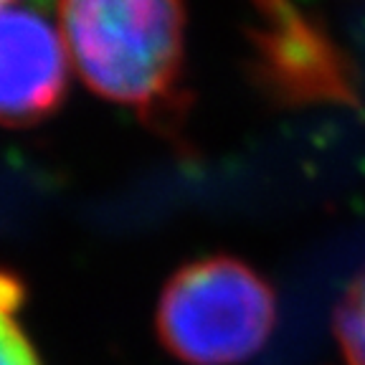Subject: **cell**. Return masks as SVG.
Here are the masks:
<instances>
[{
	"label": "cell",
	"instance_id": "obj_1",
	"mask_svg": "<svg viewBox=\"0 0 365 365\" xmlns=\"http://www.w3.org/2000/svg\"><path fill=\"white\" fill-rule=\"evenodd\" d=\"M56 11L71 63L94 94L163 135L180 130L190 107L182 0H56Z\"/></svg>",
	"mask_w": 365,
	"mask_h": 365
},
{
	"label": "cell",
	"instance_id": "obj_2",
	"mask_svg": "<svg viewBox=\"0 0 365 365\" xmlns=\"http://www.w3.org/2000/svg\"><path fill=\"white\" fill-rule=\"evenodd\" d=\"M274 327V287L228 254L182 264L155 309L160 345L185 365H241L267 345Z\"/></svg>",
	"mask_w": 365,
	"mask_h": 365
},
{
	"label": "cell",
	"instance_id": "obj_3",
	"mask_svg": "<svg viewBox=\"0 0 365 365\" xmlns=\"http://www.w3.org/2000/svg\"><path fill=\"white\" fill-rule=\"evenodd\" d=\"M61 29L31 6L0 8V125L29 127L61 107L68 89Z\"/></svg>",
	"mask_w": 365,
	"mask_h": 365
},
{
	"label": "cell",
	"instance_id": "obj_4",
	"mask_svg": "<svg viewBox=\"0 0 365 365\" xmlns=\"http://www.w3.org/2000/svg\"><path fill=\"white\" fill-rule=\"evenodd\" d=\"M26 284L13 269L0 267V365H43L23 325Z\"/></svg>",
	"mask_w": 365,
	"mask_h": 365
},
{
	"label": "cell",
	"instance_id": "obj_5",
	"mask_svg": "<svg viewBox=\"0 0 365 365\" xmlns=\"http://www.w3.org/2000/svg\"><path fill=\"white\" fill-rule=\"evenodd\" d=\"M332 335L348 365H365V262L342 289L332 312Z\"/></svg>",
	"mask_w": 365,
	"mask_h": 365
},
{
	"label": "cell",
	"instance_id": "obj_6",
	"mask_svg": "<svg viewBox=\"0 0 365 365\" xmlns=\"http://www.w3.org/2000/svg\"><path fill=\"white\" fill-rule=\"evenodd\" d=\"M8 6H13V0H0V8H8Z\"/></svg>",
	"mask_w": 365,
	"mask_h": 365
}]
</instances>
